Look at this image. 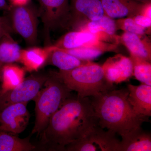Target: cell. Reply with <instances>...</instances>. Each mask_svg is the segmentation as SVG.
<instances>
[{
  "label": "cell",
  "instance_id": "1",
  "mask_svg": "<svg viewBox=\"0 0 151 151\" xmlns=\"http://www.w3.org/2000/svg\"><path fill=\"white\" fill-rule=\"evenodd\" d=\"M97 125L98 119L89 97L72 95L52 116L40 136V145L44 150L65 151L68 145Z\"/></svg>",
  "mask_w": 151,
  "mask_h": 151
},
{
  "label": "cell",
  "instance_id": "2",
  "mask_svg": "<svg viewBox=\"0 0 151 151\" xmlns=\"http://www.w3.org/2000/svg\"><path fill=\"white\" fill-rule=\"evenodd\" d=\"M129 93L128 89H115L90 97L99 126L122 137L149 122V117L135 113L128 101Z\"/></svg>",
  "mask_w": 151,
  "mask_h": 151
},
{
  "label": "cell",
  "instance_id": "3",
  "mask_svg": "<svg viewBox=\"0 0 151 151\" xmlns=\"http://www.w3.org/2000/svg\"><path fill=\"white\" fill-rule=\"evenodd\" d=\"M68 87L56 73L51 71L42 88L33 100L35 102V121L31 132L40 137L44 131L52 116L65 100L72 95Z\"/></svg>",
  "mask_w": 151,
  "mask_h": 151
},
{
  "label": "cell",
  "instance_id": "4",
  "mask_svg": "<svg viewBox=\"0 0 151 151\" xmlns=\"http://www.w3.org/2000/svg\"><path fill=\"white\" fill-rule=\"evenodd\" d=\"M56 73L69 89L77 92L78 97H92L116 88L106 78L102 65L92 60L71 70Z\"/></svg>",
  "mask_w": 151,
  "mask_h": 151
},
{
  "label": "cell",
  "instance_id": "5",
  "mask_svg": "<svg viewBox=\"0 0 151 151\" xmlns=\"http://www.w3.org/2000/svg\"><path fill=\"white\" fill-rule=\"evenodd\" d=\"M39 17L43 24L46 46L51 45L50 32L60 28L69 27L70 0H37Z\"/></svg>",
  "mask_w": 151,
  "mask_h": 151
},
{
  "label": "cell",
  "instance_id": "6",
  "mask_svg": "<svg viewBox=\"0 0 151 151\" xmlns=\"http://www.w3.org/2000/svg\"><path fill=\"white\" fill-rule=\"evenodd\" d=\"M8 19L12 31L15 32L28 45L34 46L38 40V11L29 3L22 6H10Z\"/></svg>",
  "mask_w": 151,
  "mask_h": 151
},
{
  "label": "cell",
  "instance_id": "7",
  "mask_svg": "<svg viewBox=\"0 0 151 151\" xmlns=\"http://www.w3.org/2000/svg\"><path fill=\"white\" fill-rule=\"evenodd\" d=\"M116 134L111 131H105L97 125L83 137L68 145L65 151H121V141Z\"/></svg>",
  "mask_w": 151,
  "mask_h": 151
},
{
  "label": "cell",
  "instance_id": "8",
  "mask_svg": "<svg viewBox=\"0 0 151 151\" xmlns=\"http://www.w3.org/2000/svg\"><path fill=\"white\" fill-rule=\"evenodd\" d=\"M48 74L34 72L14 89L0 92V110L11 104L33 100L48 78Z\"/></svg>",
  "mask_w": 151,
  "mask_h": 151
},
{
  "label": "cell",
  "instance_id": "9",
  "mask_svg": "<svg viewBox=\"0 0 151 151\" xmlns=\"http://www.w3.org/2000/svg\"><path fill=\"white\" fill-rule=\"evenodd\" d=\"M104 15L101 0H70L69 27L78 30L88 22Z\"/></svg>",
  "mask_w": 151,
  "mask_h": 151
},
{
  "label": "cell",
  "instance_id": "10",
  "mask_svg": "<svg viewBox=\"0 0 151 151\" xmlns=\"http://www.w3.org/2000/svg\"><path fill=\"white\" fill-rule=\"evenodd\" d=\"M28 103L11 104L0 110V130L17 135L23 132L30 118Z\"/></svg>",
  "mask_w": 151,
  "mask_h": 151
},
{
  "label": "cell",
  "instance_id": "11",
  "mask_svg": "<svg viewBox=\"0 0 151 151\" xmlns=\"http://www.w3.org/2000/svg\"><path fill=\"white\" fill-rule=\"evenodd\" d=\"M102 66L106 78L113 84L127 81L134 73L132 60L121 54L109 58Z\"/></svg>",
  "mask_w": 151,
  "mask_h": 151
},
{
  "label": "cell",
  "instance_id": "12",
  "mask_svg": "<svg viewBox=\"0 0 151 151\" xmlns=\"http://www.w3.org/2000/svg\"><path fill=\"white\" fill-rule=\"evenodd\" d=\"M101 2L105 15L113 19L141 15L145 4L134 0H101Z\"/></svg>",
  "mask_w": 151,
  "mask_h": 151
},
{
  "label": "cell",
  "instance_id": "13",
  "mask_svg": "<svg viewBox=\"0 0 151 151\" xmlns=\"http://www.w3.org/2000/svg\"><path fill=\"white\" fill-rule=\"evenodd\" d=\"M119 42L129 52L130 57L136 58L151 62V42L145 35L124 32L119 37Z\"/></svg>",
  "mask_w": 151,
  "mask_h": 151
},
{
  "label": "cell",
  "instance_id": "14",
  "mask_svg": "<svg viewBox=\"0 0 151 151\" xmlns=\"http://www.w3.org/2000/svg\"><path fill=\"white\" fill-rule=\"evenodd\" d=\"M128 100L135 113L139 115L151 116V86L142 83L138 86L129 84Z\"/></svg>",
  "mask_w": 151,
  "mask_h": 151
},
{
  "label": "cell",
  "instance_id": "15",
  "mask_svg": "<svg viewBox=\"0 0 151 151\" xmlns=\"http://www.w3.org/2000/svg\"><path fill=\"white\" fill-rule=\"evenodd\" d=\"M118 45L105 42L96 38L77 48L60 49L80 59L92 60L105 52L116 51Z\"/></svg>",
  "mask_w": 151,
  "mask_h": 151
},
{
  "label": "cell",
  "instance_id": "16",
  "mask_svg": "<svg viewBox=\"0 0 151 151\" xmlns=\"http://www.w3.org/2000/svg\"><path fill=\"white\" fill-rule=\"evenodd\" d=\"M50 50L51 45L43 48L32 46L22 50L19 62L23 65L26 71L37 72L45 65Z\"/></svg>",
  "mask_w": 151,
  "mask_h": 151
},
{
  "label": "cell",
  "instance_id": "17",
  "mask_svg": "<svg viewBox=\"0 0 151 151\" xmlns=\"http://www.w3.org/2000/svg\"><path fill=\"white\" fill-rule=\"evenodd\" d=\"M90 60L81 59L51 45V50L45 65H53L59 70H71L86 64Z\"/></svg>",
  "mask_w": 151,
  "mask_h": 151
},
{
  "label": "cell",
  "instance_id": "18",
  "mask_svg": "<svg viewBox=\"0 0 151 151\" xmlns=\"http://www.w3.org/2000/svg\"><path fill=\"white\" fill-rule=\"evenodd\" d=\"M121 151H151V137L150 133L142 128L122 137Z\"/></svg>",
  "mask_w": 151,
  "mask_h": 151
},
{
  "label": "cell",
  "instance_id": "19",
  "mask_svg": "<svg viewBox=\"0 0 151 151\" xmlns=\"http://www.w3.org/2000/svg\"><path fill=\"white\" fill-rule=\"evenodd\" d=\"M26 71L24 68L14 63L3 65L0 71V92L9 91L19 85L24 79Z\"/></svg>",
  "mask_w": 151,
  "mask_h": 151
},
{
  "label": "cell",
  "instance_id": "20",
  "mask_svg": "<svg viewBox=\"0 0 151 151\" xmlns=\"http://www.w3.org/2000/svg\"><path fill=\"white\" fill-rule=\"evenodd\" d=\"M31 135L24 139L17 135L0 130V151H31L37 147L30 142Z\"/></svg>",
  "mask_w": 151,
  "mask_h": 151
},
{
  "label": "cell",
  "instance_id": "21",
  "mask_svg": "<svg viewBox=\"0 0 151 151\" xmlns=\"http://www.w3.org/2000/svg\"><path fill=\"white\" fill-rule=\"evenodd\" d=\"M22 50L10 33L6 34L0 39V63L4 65L19 62Z\"/></svg>",
  "mask_w": 151,
  "mask_h": 151
},
{
  "label": "cell",
  "instance_id": "22",
  "mask_svg": "<svg viewBox=\"0 0 151 151\" xmlns=\"http://www.w3.org/2000/svg\"><path fill=\"white\" fill-rule=\"evenodd\" d=\"M96 38V36L90 33L74 30L66 33L52 45L61 49H70L82 46Z\"/></svg>",
  "mask_w": 151,
  "mask_h": 151
},
{
  "label": "cell",
  "instance_id": "23",
  "mask_svg": "<svg viewBox=\"0 0 151 151\" xmlns=\"http://www.w3.org/2000/svg\"><path fill=\"white\" fill-rule=\"evenodd\" d=\"M78 30L93 35L103 32L110 35H115L117 30L116 20L104 15L98 19L88 22Z\"/></svg>",
  "mask_w": 151,
  "mask_h": 151
},
{
  "label": "cell",
  "instance_id": "24",
  "mask_svg": "<svg viewBox=\"0 0 151 151\" xmlns=\"http://www.w3.org/2000/svg\"><path fill=\"white\" fill-rule=\"evenodd\" d=\"M134 65L133 75L142 83L151 86V64L150 62L130 57Z\"/></svg>",
  "mask_w": 151,
  "mask_h": 151
},
{
  "label": "cell",
  "instance_id": "25",
  "mask_svg": "<svg viewBox=\"0 0 151 151\" xmlns=\"http://www.w3.org/2000/svg\"><path fill=\"white\" fill-rule=\"evenodd\" d=\"M117 31L122 30L124 32L132 33L140 35H145L151 31L137 24L132 17L119 19L116 20Z\"/></svg>",
  "mask_w": 151,
  "mask_h": 151
},
{
  "label": "cell",
  "instance_id": "26",
  "mask_svg": "<svg viewBox=\"0 0 151 151\" xmlns=\"http://www.w3.org/2000/svg\"><path fill=\"white\" fill-rule=\"evenodd\" d=\"M135 22L147 29H151V18L142 15H137L134 17H132Z\"/></svg>",
  "mask_w": 151,
  "mask_h": 151
},
{
  "label": "cell",
  "instance_id": "27",
  "mask_svg": "<svg viewBox=\"0 0 151 151\" xmlns=\"http://www.w3.org/2000/svg\"><path fill=\"white\" fill-rule=\"evenodd\" d=\"M12 31L9 22L7 17H2L0 19V39L8 33Z\"/></svg>",
  "mask_w": 151,
  "mask_h": 151
},
{
  "label": "cell",
  "instance_id": "28",
  "mask_svg": "<svg viewBox=\"0 0 151 151\" xmlns=\"http://www.w3.org/2000/svg\"><path fill=\"white\" fill-rule=\"evenodd\" d=\"M151 2L145 4L142 14L151 18Z\"/></svg>",
  "mask_w": 151,
  "mask_h": 151
},
{
  "label": "cell",
  "instance_id": "29",
  "mask_svg": "<svg viewBox=\"0 0 151 151\" xmlns=\"http://www.w3.org/2000/svg\"><path fill=\"white\" fill-rule=\"evenodd\" d=\"M12 5L22 6L30 2V0H10Z\"/></svg>",
  "mask_w": 151,
  "mask_h": 151
},
{
  "label": "cell",
  "instance_id": "30",
  "mask_svg": "<svg viewBox=\"0 0 151 151\" xmlns=\"http://www.w3.org/2000/svg\"><path fill=\"white\" fill-rule=\"evenodd\" d=\"M6 0H0V10L7 12L10 8Z\"/></svg>",
  "mask_w": 151,
  "mask_h": 151
},
{
  "label": "cell",
  "instance_id": "31",
  "mask_svg": "<svg viewBox=\"0 0 151 151\" xmlns=\"http://www.w3.org/2000/svg\"><path fill=\"white\" fill-rule=\"evenodd\" d=\"M134 1L143 3V4H147V3L151 2V0H134Z\"/></svg>",
  "mask_w": 151,
  "mask_h": 151
},
{
  "label": "cell",
  "instance_id": "32",
  "mask_svg": "<svg viewBox=\"0 0 151 151\" xmlns=\"http://www.w3.org/2000/svg\"><path fill=\"white\" fill-rule=\"evenodd\" d=\"M3 66V65L1 63H0V71H1V69L2 67Z\"/></svg>",
  "mask_w": 151,
  "mask_h": 151
},
{
  "label": "cell",
  "instance_id": "33",
  "mask_svg": "<svg viewBox=\"0 0 151 151\" xmlns=\"http://www.w3.org/2000/svg\"><path fill=\"white\" fill-rule=\"evenodd\" d=\"M1 17H1L0 16V19L1 18Z\"/></svg>",
  "mask_w": 151,
  "mask_h": 151
}]
</instances>
